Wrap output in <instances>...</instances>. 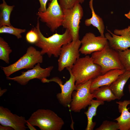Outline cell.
Masks as SVG:
<instances>
[{"label":"cell","instance_id":"4dcf8cb0","mask_svg":"<svg viewBox=\"0 0 130 130\" xmlns=\"http://www.w3.org/2000/svg\"><path fill=\"white\" fill-rule=\"evenodd\" d=\"M7 91V89H4L2 90L1 87L0 88V96H1L2 95Z\"/></svg>","mask_w":130,"mask_h":130},{"label":"cell","instance_id":"4fadbf2b","mask_svg":"<svg viewBox=\"0 0 130 130\" xmlns=\"http://www.w3.org/2000/svg\"><path fill=\"white\" fill-rule=\"evenodd\" d=\"M109 32L105 34V37L107 39L110 46L117 51L125 50L130 47V35L124 29H115L114 33L107 29Z\"/></svg>","mask_w":130,"mask_h":130},{"label":"cell","instance_id":"4316f807","mask_svg":"<svg viewBox=\"0 0 130 130\" xmlns=\"http://www.w3.org/2000/svg\"><path fill=\"white\" fill-rule=\"evenodd\" d=\"M26 41L28 43L34 44L38 41V37L37 33L32 28L26 33Z\"/></svg>","mask_w":130,"mask_h":130},{"label":"cell","instance_id":"277c9868","mask_svg":"<svg viewBox=\"0 0 130 130\" xmlns=\"http://www.w3.org/2000/svg\"><path fill=\"white\" fill-rule=\"evenodd\" d=\"M94 62L101 68V75L114 69H124L120 61L118 52L111 48L108 42L102 51L91 53Z\"/></svg>","mask_w":130,"mask_h":130},{"label":"cell","instance_id":"7402d4cb","mask_svg":"<svg viewBox=\"0 0 130 130\" xmlns=\"http://www.w3.org/2000/svg\"><path fill=\"white\" fill-rule=\"evenodd\" d=\"M12 52L8 43L1 37H0V59L6 63H9V54Z\"/></svg>","mask_w":130,"mask_h":130},{"label":"cell","instance_id":"83f0119b","mask_svg":"<svg viewBox=\"0 0 130 130\" xmlns=\"http://www.w3.org/2000/svg\"><path fill=\"white\" fill-rule=\"evenodd\" d=\"M52 0H39L40 5V7L38 9V12H45L46 10V4L49 0L51 2Z\"/></svg>","mask_w":130,"mask_h":130},{"label":"cell","instance_id":"f546056e","mask_svg":"<svg viewBox=\"0 0 130 130\" xmlns=\"http://www.w3.org/2000/svg\"><path fill=\"white\" fill-rule=\"evenodd\" d=\"M26 125L27 126L28 128L30 130H36L37 129L35 128L34 126L31 125L30 123L27 122Z\"/></svg>","mask_w":130,"mask_h":130},{"label":"cell","instance_id":"ac0fdd59","mask_svg":"<svg viewBox=\"0 0 130 130\" xmlns=\"http://www.w3.org/2000/svg\"><path fill=\"white\" fill-rule=\"evenodd\" d=\"M93 0H90L89 2V7L92 13L91 18L86 19L85 21L84 24L87 26L91 25L96 27L99 31L100 36L104 37V26L102 19L96 14L94 11L93 5Z\"/></svg>","mask_w":130,"mask_h":130},{"label":"cell","instance_id":"d4e9b609","mask_svg":"<svg viewBox=\"0 0 130 130\" xmlns=\"http://www.w3.org/2000/svg\"><path fill=\"white\" fill-rule=\"evenodd\" d=\"M119 125L117 123L114 121L105 120L96 130H117L119 129Z\"/></svg>","mask_w":130,"mask_h":130},{"label":"cell","instance_id":"7a4b0ae2","mask_svg":"<svg viewBox=\"0 0 130 130\" xmlns=\"http://www.w3.org/2000/svg\"><path fill=\"white\" fill-rule=\"evenodd\" d=\"M75 85L84 83L101 75V68L88 55L78 58L71 69Z\"/></svg>","mask_w":130,"mask_h":130},{"label":"cell","instance_id":"484cf974","mask_svg":"<svg viewBox=\"0 0 130 130\" xmlns=\"http://www.w3.org/2000/svg\"><path fill=\"white\" fill-rule=\"evenodd\" d=\"M84 0H59V4L62 9H69L72 8L76 4H82Z\"/></svg>","mask_w":130,"mask_h":130},{"label":"cell","instance_id":"603a6c76","mask_svg":"<svg viewBox=\"0 0 130 130\" xmlns=\"http://www.w3.org/2000/svg\"><path fill=\"white\" fill-rule=\"evenodd\" d=\"M120 62L125 71H130V49L118 51Z\"/></svg>","mask_w":130,"mask_h":130},{"label":"cell","instance_id":"cb8c5ba5","mask_svg":"<svg viewBox=\"0 0 130 130\" xmlns=\"http://www.w3.org/2000/svg\"><path fill=\"white\" fill-rule=\"evenodd\" d=\"M25 29H22L14 27L11 25L7 26H3L0 27V33H7L13 35L18 39L22 38L21 33L25 32Z\"/></svg>","mask_w":130,"mask_h":130},{"label":"cell","instance_id":"d6a6232c","mask_svg":"<svg viewBox=\"0 0 130 130\" xmlns=\"http://www.w3.org/2000/svg\"><path fill=\"white\" fill-rule=\"evenodd\" d=\"M124 15L126 17L130 20V10L128 13L125 14Z\"/></svg>","mask_w":130,"mask_h":130},{"label":"cell","instance_id":"6da1fadb","mask_svg":"<svg viewBox=\"0 0 130 130\" xmlns=\"http://www.w3.org/2000/svg\"><path fill=\"white\" fill-rule=\"evenodd\" d=\"M39 20L38 17L36 26L32 28L38 37V41L34 44L35 45L41 49L40 51L42 55L46 54L49 58L52 55L55 58L58 57L62 46L72 41L69 31L66 29L62 34L56 33L48 37H45L40 31Z\"/></svg>","mask_w":130,"mask_h":130},{"label":"cell","instance_id":"f1b7e54d","mask_svg":"<svg viewBox=\"0 0 130 130\" xmlns=\"http://www.w3.org/2000/svg\"><path fill=\"white\" fill-rule=\"evenodd\" d=\"M0 130H14V129L12 127L6 126H4L1 125H0Z\"/></svg>","mask_w":130,"mask_h":130},{"label":"cell","instance_id":"30bf717a","mask_svg":"<svg viewBox=\"0 0 130 130\" xmlns=\"http://www.w3.org/2000/svg\"><path fill=\"white\" fill-rule=\"evenodd\" d=\"M66 68L68 71L70 77L64 84H63L61 79L58 77H54L50 79L45 78L43 80L44 83L54 82L59 85L61 92L57 93L56 96L59 103L65 107H69L72 100V93L76 89L75 78L72 73L71 69L69 67Z\"/></svg>","mask_w":130,"mask_h":130},{"label":"cell","instance_id":"8fae6325","mask_svg":"<svg viewBox=\"0 0 130 130\" xmlns=\"http://www.w3.org/2000/svg\"><path fill=\"white\" fill-rule=\"evenodd\" d=\"M40 64H37L33 68L26 71L22 72L20 76L13 78L7 77L6 78L16 82L23 85H26L30 80L33 79H37L41 81L50 76L53 66H51L43 68L41 67Z\"/></svg>","mask_w":130,"mask_h":130},{"label":"cell","instance_id":"9a60e30c","mask_svg":"<svg viewBox=\"0 0 130 130\" xmlns=\"http://www.w3.org/2000/svg\"><path fill=\"white\" fill-rule=\"evenodd\" d=\"M125 71L124 69H113L92 79L90 87L91 93H92L95 90L101 86H110L120 75Z\"/></svg>","mask_w":130,"mask_h":130},{"label":"cell","instance_id":"44dd1931","mask_svg":"<svg viewBox=\"0 0 130 130\" xmlns=\"http://www.w3.org/2000/svg\"><path fill=\"white\" fill-rule=\"evenodd\" d=\"M0 5V27L3 26H10V16L15 6L8 5L5 0Z\"/></svg>","mask_w":130,"mask_h":130},{"label":"cell","instance_id":"e0dca14e","mask_svg":"<svg viewBox=\"0 0 130 130\" xmlns=\"http://www.w3.org/2000/svg\"><path fill=\"white\" fill-rule=\"evenodd\" d=\"M130 78V71H125L120 75L109 86L117 99H120L124 96V88Z\"/></svg>","mask_w":130,"mask_h":130},{"label":"cell","instance_id":"52a82bcc","mask_svg":"<svg viewBox=\"0 0 130 130\" xmlns=\"http://www.w3.org/2000/svg\"><path fill=\"white\" fill-rule=\"evenodd\" d=\"M62 10L64 18L62 26L63 28L69 30L72 36V41L79 40V24L83 15L82 6L80 4L78 3L71 9Z\"/></svg>","mask_w":130,"mask_h":130},{"label":"cell","instance_id":"d6986e66","mask_svg":"<svg viewBox=\"0 0 130 130\" xmlns=\"http://www.w3.org/2000/svg\"><path fill=\"white\" fill-rule=\"evenodd\" d=\"M104 102L98 100L92 99L91 104L89 105L87 110L84 113L86 115L87 119V125L85 130H93L96 125V123L92 121L93 117L96 115L97 110L98 107L100 105H103Z\"/></svg>","mask_w":130,"mask_h":130},{"label":"cell","instance_id":"9c48e42d","mask_svg":"<svg viewBox=\"0 0 130 130\" xmlns=\"http://www.w3.org/2000/svg\"><path fill=\"white\" fill-rule=\"evenodd\" d=\"M80 40L72 41L62 47L58 60L59 71L65 68L72 69L77 60L80 58L79 49L81 45Z\"/></svg>","mask_w":130,"mask_h":130},{"label":"cell","instance_id":"1f68e13d","mask_svg":"<svg viewBox=\"0 0 130 130\" xmlns=\"http://www.w3.org/2000/svg\"><path fill=\"white\" fill-rule=\"evenodd\" d=\"M124 29L126 32L130 35V26H129L127 28Z\"/></svg>","mask_w":130,"mask_h":130},{"label":"cell","instance_id":"3957f363","mask_svg":"<svg viewBox=\"0 0 130 130\" xmlns=\"http://www.w3.org/2000/svg\"><path fill=\"white\" fill-rule=\"evenodd\" d=\"M26 121L41 130H60L64 124L61 118L49 109L37 110L32 114Z\"/></svg>","mask_w":130,"mask_h":130},{"label":"cell","instance_id":"ba28073f","mask_svg":"<svg viewBox=\"0 0 130 130\" xmlns=\"http://www.w3.org/2000/svg\"><path fill=\"white\" fill-rule=\"evenodd\" d=\"M92 80L84 84L75 85L76 89L72 93V100L69 106L71 111L79 112L90 105L91 101L94 98L92 94L90 91Z\"/></svg>","mask_w":130,"mask_h":130},{"label":"cell","instance_id":"7c38bea8","mask_svg":"<svg viewBox=\"0 0 130 130\" xmlns=\"http://www.w3.org/2000/svg\"><path fill=\"white\" fill-rule=\"evenodd\" d=\"M80 41L81 46L79 52L85 55L102 51L108 42L105 37L96 36L94 33L90 32L86 33Z\"/></svg>","mask_w":130,"mask_h":130},{"label":"cell","instance_id":"836d02e7","mask_svg":"<svg viewBox=\"0 0 130 130\" xmlns=\"http://www.w3.org/2000/svg\"><path fill=\"white\" fill-rule=\"evenodd\" d=\"M128 90L129 93L130 94V84L129 85H128Z\"/></svg>","mask_w":130,"mask_h":130},{"label":"cell","instance_id":"d590c367","mask_svg":"<svg viewBox=\"0 0 130 130\" xmlns=\"http://www.w3.org/2000/svg\"></svg>","mask_w":130,"mask_h":130},{"label":"cell","instance_id":"e575fe53","mask_svg":"<svg viewBox=\"0 0 130 130\" xmlns=\"http://www.w3.org/2000/svg\"><path fill=\"white\" fill-rule=\"evenodd\" d=\"M129 130H130V129Z\"/></svg>","mask_w":130,"mask_h":130},{"label":"cell","instance_id":"5bb4252c","mask_svg":"<svg viewBox=\"0 0 130 130\" xmlns=\"http://www.w3.org/2000/svg\"><path fill=\"white\" fill-rule=\"evenodd\" d=\"M27 123L25 117L13 114L8 108L0 106V124L12 127L15 130H25Z\"/></svg>","mask_w":130,"mask_h":130},{"label":"cell","instance_id":"5b68a950","mask_svg":"<svg viewBox=\"0 0 130 130\" xmlns=\"http://www.w3.org/2000/svg\"><path fill=\"white\" fill-rule=\"evenodd\" d=\"M43 62V55L40 51L30 46L27 48L26 53L16 62L8 66L0 67L7 77L21 69H31L36 64Z\"/></svg>","mask_w":130,"mask_h":130},{"label":"cell","instance_id":"8992f818","mask_svg":"<svg viewBox=\"0 0 130 130\" xmlns=\"http://www.w3.org/2000/svg\"><path fill=\"white\" fill-rule=\"evenodd\" d=\"M48 6L45 12H38L36 15L40 20L45 23L51 31L54 32L62 26L64 14L57 0H52L48 3Z\"/></svg>","mask_w":130,"mask_h":130},{"label":"cell","instance_id":"ffe728a7","mask_svg":"<svg viewBox=\"0 0 130 130\" xmlns=\"http://www.w3.org/2000/svg\"><path fill=\"white\" fill-rule=\"evenodd\" d=\"M94 98L97 100L104 102H110L117 99L109 86H103L95 90L92 93Z\"/></svg>","mask_w":130,"mask_h":130},{"label":"cell","instance_id":"2e32d148","mask_svg":"<svg viewBox=\"0 0 130 130\" xmlns=\"http://www.w3.org/2000/svg\"><path fill=\"white\" fill-rule=\"evenodd\" d=\"M118 104L119 112L121 113L120 116L115 119L118 124L120 130H129L130 129V112L127 108L130 104V100H125L123 101L116 102Z\"/></svg>","mask_w":130,"mask_h":130}]
</instances>
